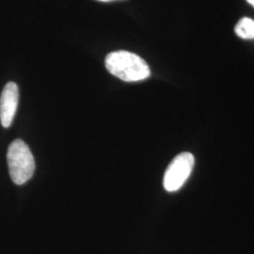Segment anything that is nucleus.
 <instances>
[{
  "label": "nucleus",
  "instance_id": "nucleus-1",
  "mask_svg": "<svg viewBox=\"0 0 254 254\" xmlns=\"http://www.w3.org/2000/svg\"><path fill=\"white\" fill-rule=\"evenodd\" d=\"M105 65L109 73L123 81H141L151 75L149 65L142 58L125 50L109 53Z\"/></svg>",
  "mask_w": 254,
  "mask_h": 254
},
{
  "label": "nucleus",
  "instance_id": "nucleus-2",
  "mask_svg": "<svg viewBox=\"0 0 254 254\" xmlns=\"http://www.w3.org/2000/svg\"><path fill=\"white\" fill-rule=\"evenodd\" d=\"M9 176L16 185L27 183L35 172V161L29 147L22 140L10 143L7 153Z\"/></svg>",
  "mask_w": 254,
  "mask_h": 254
},
{
  "label": "nucleus",
  "instance_id": "nucleus-3",
  "mask_svg": "<svg viewBox=\"0 0 254 254\" xmlns=\"http://www.w3.org/2000/svg\"><path fill=\"white\" fill-rule=\"evenodd\" d=\"M195 158L193 154L184 152L173 158L164 175V189L168 192L179 190L190 176Z\"/></svg>",
  "mask_w": 254,
  "mask_h": 254
},
{
  "label": "nucleus",
  "instance_id": "nucleus-4",
  "mask_svg": "<svg viewBox=\"0 0 254 254\" xmlns=\"http://www.w3.org/2000/svg\"><path fill=\"white\" fill-rule=\"evenodd\" d=\"M19 90L14 82L4 87L0 96V122L5 128L11 126L18 107Z\"/></svg>",
  "mask_w": 254,
  "mask_h": 254
},
{
  "label": "nucleus",
  "instance_id": "nucleus-5",
  "mask_svg": "<svg viewBox=\"0 0 254 254\" xmlns=\"http://www.w3.org/2000/svg\"><path fill=\"white\" fill-rule=\"evenodd\" d=\"M236 35L245 40L254 39V21L253 19L243 17L238 21L235 27Z\"/></svg>",
  "mask_w": 254,
  "mask_h": 254
},
{
  "label": "nucleus",
  "instance_id": "nucleus-6",
  "mask_svg": "<svg viewBox=\"0 0 254 254\" xmlns=\"http://www.w3.org/2000/svg\"><path fill=\"white\" fill-rule=\"evenodd\" d=\"M247 2L254 7V0H247Z\"/></svg>",
  "mask_w": 254,
  "mask_h": 254
},
{
  "label": "nucleus",
  "instance_id": "nucleus-7",
  "mask_svg": "<svg viewBox=\"0 0 254 254\" xmlns=\"http://www.w3.org/2000/svg\"><path fill=\"white\" fill-rule=\"evenodd\" d=\"M97 1H101V2H111V1H116V0H97Z\"/></svg>",
  "mask_w": 254,
  "mask_h": 254
}]
</instances>
